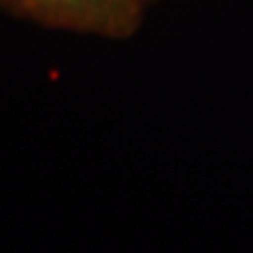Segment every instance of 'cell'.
<instances>
[{"instance_id":"1","label":"cell","mask_w":253,"mask_h":253,"mask_svg":"<svg viewBox=\"0 0 253 253\" xmlns=\"http://www.w3.org/2000/svg\"><path fill=\"white\" fill-rule=\"evenodd\" d=\"M23 13L61 28L123 38L139 23L141 0H9Z\"/></svg>"}]
</instances>
